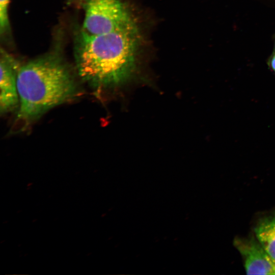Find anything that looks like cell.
<instances>
[{
	"label": "cell",
	"instance_id": "cell-4",
	"mask_svg": "<svg viewBox=\"0 0 275 275\" xmlns=\"http://www.w3.org/2000/svg\"><path fill=\"white\" fill-rule=\"evenodd\" d=\"M19 67L17 61L1 49L0 59V113L6 114L19 107L17 77Z\"/></svg>",
	"mask_w": 275,
	"mask_h": 275
},
{
	"label": "cell",
	"instance_id": "cell-5",
	"mask_svg": "<svg viewBox=\"0 0 275 275\" xmlns=\"http://www.w3.org/2000/svg\"><path fill=\"white\" fill-rule=\"evenodd\" d=\"M234 244L244 259L248 274H275V262L257 239L236 238Z\"/></svg>",
	"mask_w": 275,
	"mask_h": 275
},
{
	"label": "cell",
	"instance_id": "cell-6",
	"mask_svg": "<svg viewBox=\"0 0 275 275\" xmlns=\"http://www.w3.org/2000/svg\"><path fill=\"white\" fill-rule=\"evenodd\" d=\"M254 231L257 239L275 262V215L262 218Z\"/></svg>",
	"mask_w": 275,
	"mask_h": 275
},
{
	"label": "cell",
	"instance_id": "cell-2",
	"mask_svg": "<svg viewBox=\"0 0 275 275\" xmlns=\"http://www.w3.org/2000/svg\"><path fill=\"white\" fill-rule=\"evenodd\" d=\"M19 105L15 126L23 131L50 109L74 100L80 86L69 66L59 56L48 54L19 67L17 77Z\"/></svg>",
	"mask_w": 275,
	"mask_h": 275
},
{
	"label": "cell",
	"instance_id": "cell-1",
	"mask_svg": "<svg viewBox=\"0 0 275 275\" xmlns=\"http://www.w3.org/2000/svg\"><path fill=\"white\" fill-rule=\"evenodd\" d=\"M139 40L135 22L97 35L80 30L75 45L79 76L96 89L114 88L123 85L134 72Z\"/></svg>",
	"mask_w": 275,
	"mask_h": 275
},
{
	"label": "cell",
	"instance_id": "cell-3",
	"mask_svg": "<svg viewBox=\"0 0 275 275\" xmlns=\"http://www.w3.org/2000/svg\"><path fill=\"white\" fill-rule=\"evenodd\" d=\"M85 12L81 31L92 35L108 33L134 22L121 0H81Z\"/></svg>",
	"mask_w": 275,
	"mask_h": 275
},
{
	"label": "cell",
	"instance_id": "cell-8",
	"mask_svg": "<svg viewBox=\"0 0 275 275\" xmlns=\"http://www.w3.org/2000/svg\"><path fill=\"white\" fill-rule=\"evenodd\" d=\"M269 66L271 69L275 72V53H273V54L270 57L269 60Z\"/></svg>",
	"mask_w": 275,
	"mask_h": 275
},
{
	"label": "cell",
	"instance_id": "cell-7",
	"mask_svg": "<svg viewBox=\"0 0 275 275\" xmlns=\"http://www.w3.org/2000/svg\"><path fill=\"white\" fill-rule=\"evenodd\" d=\"M10 0H0V31L1 34L9 30L8 6Z\"/></svg>",
	"mask_w": 275,
	"mask_h": 275
},
{
	"label": "cell",
	"instance_id": "cell-9",
	"mask_svg": "<svg viewBox=\"0 0 275 275\" xmlns=\"http://www.w3.org/2000/svg\"><path fill=\"white\" fill-rule=\"evenodd\" d=\"M273 53H275V45H274V52H273Z\"/></svg>",
	"mask_w": 275,
	"mask_h": 275
}]
</instances>
